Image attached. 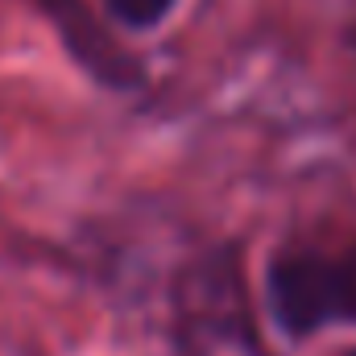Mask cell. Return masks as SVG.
Returning a JSON list of instances; mask_svg holds the SVG:
<instances>
[{
	"label": "cell",
	"instance_id": "cell-1",
	"mask_svg": "<svg viewBox=\"0 0 356 356\" xmlns=\"http://www.w3.org/2000/svg\"><path fill=\"white\" fill-rule=\"evenodd\" d=\"M269 298L273 315L290 336H311L327 319L340 315V294H336V266L319 257H282L269 269Z\"/></svg>",
	"mask_w": 356,
	"mask_h": 356
},
{
	"label": "cell",
	"instance_id": "cell-2",
	"mask_svg": "<svg viewBox=\"0 0 356 356\" xmlns=\"http://www.w3.org/2000/svg\"><path fill=\"white\" fill-rule=\"evenodd\" d=\"M33 4L50 17V25L58 29L63 46L71 50V58L83 71H91L99 83H108V88L141 83L137 58L104 29V21L88 8V0H33Z\"/></svg>",
	"mask_w": 356,
	"mask_h": 356
},
{
	"label": "cell",
	"instance_id": "cell-3",
	"mask_svg": "<svg viewBox=\"0 0 356 356\" xmlns=\"http://www.w3.org/2000/svg\"><path fill=\"white\" fill-rule=\"evenodd\" d=\"M104 8L116 21L133 25V29H149V25H158L175 8V0H104Z\"/></svg>",
	"mask_w": 356,
	"mask_h": 356
},
{
	"label": "cell",
	"instance_id": "cell-4",
	"mask_svg": "<svg viewBox=\"0 0 356 356\" xmlns=\"http://www.w3.org/2000/svg\"><path fill=\"white\" fill-rule=\"evenodd\" d=\"M336 294H340V315L356 319V249H348L336 266Z\"/></svg>",
	"mask_w": 356,
	"mask_h": 356
},
{
	"label": "cell",
	"instance_id": "cell-5",
	"mask_svg": "<svg viewBox=\"0 0 356 356\" xmlns=\"http://www.w3.org/2000/svg\"><path fill=\"white\" fill-rule=\"evenodd\" d=\"M353 356H356V353H353Z\"/></svg>",
	"mask_w": 356,
	"mask_h": 356
}]
</instances>
